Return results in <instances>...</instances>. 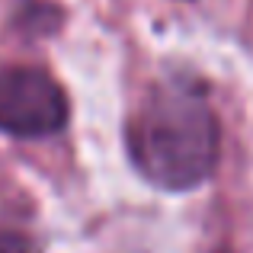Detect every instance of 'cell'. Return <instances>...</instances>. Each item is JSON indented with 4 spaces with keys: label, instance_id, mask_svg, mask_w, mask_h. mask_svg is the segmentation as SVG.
Returning a JSON list of instances; mask_svg holds the SVG:
<instances>
[{
    "label": "cell",
    "instance_id": "1",
    "mask_svg": "<svg viewBox=\"0 0 253 253\" xmlns=\"http://www.w3.org/2000/svg\"><path fill=\"white\" fill-rule=\"evenodd\" d=\"M125 144L141 170L161 189L183 192L209 179L218 164V119L205 96L189 84H161L131 112Z\"/></svg>",
    "mask_w": 253,
    "mask_h": 253
},
{
    "label": "cell",
    "instance_id": "2",
    "mask_svg": "<svg viewBox=\"0 0 253 253\" xmlns=\"http://www.w3.org/2000/svg\"><path fill=\"white\" fill-rule=\"evenodd\" d=\"M68 122V99L42 68L0 64V131L19 138L55 135Z\"/></svg>",
    "mask_w": 253,
    "mask_h": 253
},
{
    "label": "cell",
    "instance_id": "3",
    "mask_svg": "<svg viewBox=\"0 0 253 253\" xmlns=\"http://www.w3.org/2000/svg\"><path fill=\"white\" fill-rule=\"evenodd\" d=\"M0 253H36V244L19 231H0Z\"/></svg>",
    "mask_w": 253,
    "mask_h": 253
}]
</instances>
